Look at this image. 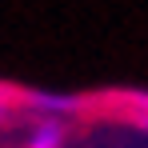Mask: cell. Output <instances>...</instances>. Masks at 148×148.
I'll use <instances>...</instances> for the list:
<instances>
[{"label": "cell", "instance_id": "1", "mask_svg": "<svg viewBox=\"0 0 148 148\" xmlns=\"http://www.w3.org/2000/svg\"><path fill=\"white\" fill-rule=\"evenodd\" d=\"M24 148H60V124H56V120L36 124V132L28 136V144H24Z\"/></svg>", "mask_w": 148, "mask_h": 148}]
</instances>
